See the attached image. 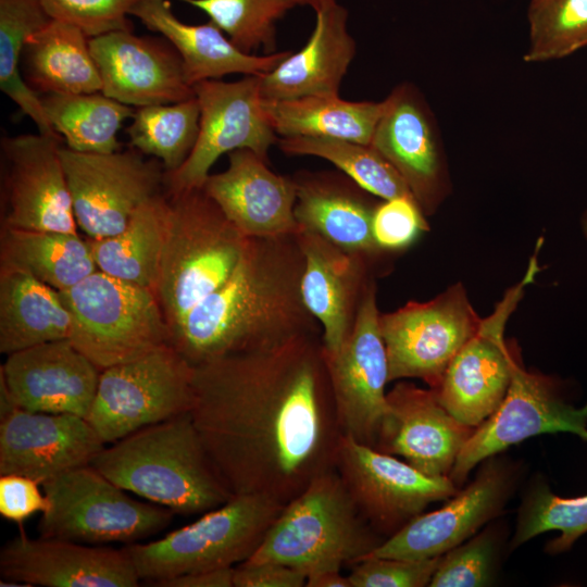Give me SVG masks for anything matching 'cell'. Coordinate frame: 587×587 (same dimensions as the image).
Returning a JSON list of instances; mask_svg holds the SVG:
<instances>
[{
    "label": "cell",
    "mask_w": 587,
    "mask_h": 587,
    "mask_svg": "<svg viewBox=\"0 0 587 587\" xmlns=\"http://www.w3.org/2000/svg\"><path fill=\"white\" fill-rule=\"evenodd\" d=\"M189 414L233 496L288 503L335 469L342 436L322 333L193 366Z\"/></svg>",
    "instance_id": "obj_1"
},
{
    "label": "cell",
    "mask_w": 587,
    "mask_h": 587,
    "mask_svg": "<svg viewBox=\"0 0 587 587\" xmlns=\"http://www.w3.org/2000/svg\"><path fill=\"white\" fill-rule=\"evenodd\" d=\"M303 268L295 234L249 238L228 279L171 330V345L197 366L321 333L302 298Z\"/></svg>",
    "instance_id": "obj_2"
},
{
    "label": "cell",
    "mask_w": 587,
    "mask_h": 587,
    "mask_svg": "<svg viewBox=\"0 0 587 587\" xmlns=\"http://www.w3.org/2000/svg\"><path fill=\"white\" fill-rule=\"evenodd\" d=\"M90 465L125 491L174 513H205L233 494L211 463L189 412L110 444Z\"/></svg>",
    "instance_id": "obj_3"
},
{
    "label": "cell",
    "mask_w": 587,
    "mask_h": 587,
    "mask_svg": "<svg viewBox=\"0 0 587 587\" xmlns=\"http://www.w3.org/2000/svg\"><path fill=\"white\" fill-rule=\"evenodd\" d=\"M386 538L364 519L335 469L286 503L246 564L277 562L303 571H340Z\"/></svg>",
    "instance_id": "obj_4"
},
{
    "label": "cell",
    "mask_w": 587,
    "mask_h": 587,
    "mask_svg": "<svg viewBox=\"0 0 587 587\" xmlns=\"http://www.w3.org/2000/svg\"><path fill=\"white\" fill-rule=\"evenodd\" d=\"M167 197L170 204L154 294L172 330L228 279L249 238L229 222L202 188Z\"/></svg>",
    "instance_id": "obj_5"
},
{
    "label": "cell",
    "mask_w": 587,
    "mask_h": 587,
    "mask_svg": "<svg viewBox=\"0 0 587 587\" xmlns=\"http://www.w3.org/2000/svg\"><path fill=\"white\" fill-rule=\"evenodd\" d=\"M72 320L68 339L100 371L171 344L153 290L95 271L59 291Z\"/></svg>",
    "instance_id": "obj_6"
},
{
    "label": "cell",
    "mask_w": 587,
    "mask_h": 587,
    "mask_svg": "<svg viewBox=\"0 0 587 587\" xmlns=\"http://www.w3.org/2000/svg\"><path fill=\"white\" fill-rule=\"evenodd\" d=\"M284 505L263 495H235L159 540L125 548L139 578L149 583L233 567L254 553Z\"/></svg>",
    "instance_id": "obj_7"
},
{
    "label": "cell",
    "mask_w": 587,
    "mask_h": 587,
    "mask_svg": "<svg viewBox=\"0 0 587 587\" xmlns=\"http://www.w3.org/2000/svg\"><path fill=\"white\" fill-rule=\"evenodd\" d=\"M50 501L40 537L80 544L135 542L167 527L173 511L128 497L91 465L41 484Z\"/></svg>",
    "instance_id": "obj_8"
},
{
    "label": "cell",
    "mask_w": 587,
    "mask_h": 587,
    "mask_svg": "<svg viewBox=\"0 0 587 587\" xmlns=\"http://www.w3.org/2000/svg\"><path fill=\"white\" fill-rule=\"evenodd\" d=\"M193 366L171 345L100 373L87 417L104 444L190 410Z\"/></svg>",
    "instance_id": "obj_9"
},
{
    "label": "cell",
    "mask_w": 587,
    "mask_h": 587,
    "mask_svg": "<svg viewBox=\"0 0 587 587\" xmlns=\"http://www.w3.org/2000/svg\"><path fill=\"white\" fill-rule=\"evenodd\" d=\"M482 320L462 284L427 302L410 301L379 314L388 360V380L421 378L435 389L457 352L479 329Z\"/></svg>",
    "instance_id": "obj_10"
},
{
    "label": "cell",
    "mask_w": 587,
    "mask_h": 587,
    "mask_svg": "<svg viewBox=\"0 0 587 587\" xmlns=\"http://www.w3.org/2000/svg\"><path fill=\"white\" fill-rule=\"evenodd\" d=\"M77 226L95 240L121 232L136 210L161 195L165 170L136 149L111 153L60 150Z\"/></svg>",
    "instance_id": "obj_11"
},
{
    "label": "cell",
    "mask_w": 587,
    "mask_h": 587,
    "mask_svg": "<svg viewBox=\"0 0 587 587\" xmlns=\"http://www.w3.org/2000/svg\"><path fill=\"white\" fill-rule=\"evenodd\" d=\"M259 76L246 75L230 83L208 79L193 86L200 107L199 134L184 164L165 172L167 196L202 188L224 153L248 149L267 161L277 139L263 109Z\"/></svg>",
    "instance_id": "obj_12"
},
{
    "label": "cell",
    "mask_w": 587,
    "mask_h": 587,
    "mask_svg": "<svg viewBox=\"0 0 587 587\" xmlns=\"http://www.w3.org/2000/svg\"><path fill=\"white\" fill-rule=\"evenodd\" d=\"M376 287L372 280L360 301L352 328L336 351L324 348L340 430L376 449L388 403V360L379 329Z\"/></svg>",
    "instance_id": "obj_13"
},
{
    "label": "cell",
    "mask_w": 587,
    "mask_h": 587,
    "mask_svg": "<svg viewBox=\"0 0 587 587\" xmlns=\"http://www.w3.org/2000/svg\"><path fill=\"white\" fill-rule=\"evenodd\" d=\"M335 470L361 514L385 538L430 503L448 500L459 491L449 476H429L392 454L344 435Z\"/></svg>",
    "instance_id": "obj_14"
},
{
    "label": "cell",
    "mask_w": 587,
    "mask_h": 587,
    "mask_svg": "<svg viewBox=\"0 0 587 587\" xmlns=\"http://www.w3.org/2000/svg\"><path fill=\"white\" fill-rule=\"evenodd\" d=\"M555 433H571L587 441V403L576 408L566 402L554 380L526 371L514 354L504 399L474 429L449 477L461 487L477 464L527 438Z\"/></svg>",
    "instance_id": "obj_15"
},
{
    "label": "cell",
    "mask_w": 587,
    "mask_h": 587,
    "mask_svg": "<svg viewBox=\"0 0 587 587\" xmlns=\"http://www.w3.org/2000/svg\"><path fill=\"white\" fill-rule=\"evenodd\" d=\"M537 272L533 258L523 280L510 288L477 333L464 344L434 389L444 408L462 424L476 428L504 399L514 353L503 338L505 323Z\"/></svg>",
    "instance_id": "obj_16"
},
{
    "label": "cell",
    "mask_w": 587,
    "mask_h": 587,
    "mask_svg": "<svg viewBox=\"0 0 587 587\" xmlns=\"http://www.w3.org/2000/svg\"><path fill=\"white\" fill-rule=\"evenodd\" d=\"M519 474L510 461L485 460L474 480L448 503L417 515L367 557L421 560L444 555L502 513Z\"/></svg>",
    "instance_id": "obj_17"
},
{
    "label": "cell",
    "mask_w": 587,
    "mask_h": 587,
    "mask_svg": "<svg viewBox=\"0 0 587 587\" xmlns=\"http://www.w3.org/2000/svg\"><path fill=\"white\" fill-rule=\"evenodd\" d=\"M61 137L22 134L1 139L4 163L2 226L77 233L60 155Z\"/></svg>",
    "instance_id": "obj_18"
},
{
    "label": "cell",
    "mask_w": 587,
    "mask_h": 587,
    "mask_svg": "<svg viewBox=\"0 0 587 587\" xmlns=\"http://www.w3.org/2000/svg\"><path fill=\"white\" fill-rule=\"evenodd\" d=\"M370 145L401 175L423 213L433 214L450 185L435 116L415 86L403 83L384 100Z\"/></svg>",
    "instance_id": "obj_19"
},
{
    "label": "cell",
    "mask_w": 587,
    "mask_h": 587,
    "mask_svg": "<svg viewBox=\"0 0 587 587\" xmlns=\"http://www.w3.org/2000/svg\"><path fill=\"white\" fill-rule=\"evenodd\" d=\"M101 92L129 107L167 104L195 97L183 61L165 39L115 30L89 38Z\"/></svg>",
    "instance_id": "obj_20"
},
{
    "label": "cell",
    "mask_w": 587,
    "mask_h": 587,
    "mask_svg": "<svg viewBox=\"0 0 587 587\" xmlns=\"http://www.w3.org/2000/svg\"><path fill=\"white\" fill-rule=\"evenodd\" d=\"M105 444L87 419L15 408L0 417V475L39 480L90 465Z\"/></svg>",
    "instance_id": "obj_21"
},
{
    "label": "cell",
    "mask_w": 587,
    "mask_h": 587,
    "mask_svg": "<svg viewBox=\"0 0 587 587\" xmlns=\"http://www.w3.org/2000/svg\"><path fill=\"white\" fill-rule=\"evenodd\" d=\"M0 575L26 587H136L140 580L125 547L30 539L24 532L2 547Z\"/></svg>",
    "instance_id": "obj_22"
},
{
    "label": "cell",
    "mask_w": 587,
    "mask_h": 587,
    "mask_svg": "<svg viewBox=\"0 0 587 587\" xmlns=\"http://www.w3.org/2000/svg\"><path fill=\"white\" fill-rule=\"evenodd\" d=\"M100 373L68 338L10 353L0 367L16 407L84 419L90 413Z\"/></svg>",
    "instance_id": "obj_23"
},
{
    "label": "cell",
    "mask_w": 587,
    "mask_h": 587,
    "mask_svg": "<svg viewBox=\"0 0 587 587\" xmlns=\"http://www.w3.org/2000/svg\"><path fill=\"white\" fill-rule=\"evenodd\" d=\"M387 403L376 450L401 457L429 476H449L475 428L453 417L433 388L399 382L387 392Z\"/></svg>",
    "instance_id": "obj_24"
},
{
    "label": "cell",
    "mask_w": 587,
    "mask_h": 587,
    "mask_svg": "<svg viewBox=\"0 0 587 587\" xmlns=\"http://www.w3.org/2000/svg\"><path fill=\"white\" fill-rule=\"evenodd\" d=\"M202 190L247 238L294 235L298 229L294 177L274 173L251 150L229 152L227 168L210 174Z\"/></svg>",
    "instance_id": "obj_25"
},
{
    "label": "cell",
    "mask_w": 587,
    "mask_h": 587,
    "mask_svg": "<svg viewBox=\"0 0 587 587\" xmlns=\"http://www.w3.org/2000/svg\"><path fill=\"white\" fill-rule=\"evenodd\" d=\"M304 257L301 294L322 327L324 348L336 351L348 337L358 307L373 280L371 264L311 230L295 233Z\"/></svg>",
    "instance_id": "obj_26"
},
{
    "label": "cell",
    "mask_w": 587,
    "mask_h": 587,
    "mask_svg": "<svg viewBox=\"0 0 587 587\" xmlns=\"http://www.w3.org/2000/svg\"><path fill=\"white\" fill-rule=\"evenodd\" d=\"M316 15L308 42L289 53L271 72L260 75L264 100L338 95L339 86L355 54L347 29L348 13L336 0H317Z\"/></svg>",
    "instance_id": "obj_27"
},
{
    "label": "cell",
    "mask_w": 587,
    "mask_h": 587,
    "mask_svg": "<svg viewBox=\"0 0 587 587\" xmlns=\"http://www.w3.org/2000/svg\"><path fill=\"white\" fill-rule=\"evenodd\" d=\"M295 217L298 228L319 234L336 247L372 264L383 251L376 245L372 221L378 203L347 175L298 173Z\"/></svg>",
    "instance_id": "obj_28"
},
{
    "label": "cell",
    "mask_w": 587,
    "mask_h": 587,
    "mask_svg": "<svg viewBox=\"0 0 587 587\" xmlns=\"http://www.w3.org/2000/svg\"><path fill=\"white\" fill-rule=\"evenodd\" d=\"M149 30L166 39L179 54L187 82L192 87L228 74L263 75L290 52L257 57L238 49L211 21L190 25L178 20L170 0H138L130 11Z\"/></svg>",
    "instance_id": "obj_29"
},
{
    "label": "cell",
    "mask_w": 587,
    "mask_h": 587,
    "mask_svg": "<svg viewBox=\"0 0 587 587\" xmlns=\"http://www.w3.org/2000/svg\"><path fill=\"white\" fill-rule=\"evenodd\" d=\"M21 70L37 93H92L102 88L89 37L61 20L52 18L26 39Z\"/></svg>",
    "instance_id": "obj_30"
},
{
    "label": "cell",
    "mask_w": 587,
    "mask_h": 587,
    "mask_svg": "<svg viewBox=\"0 0 587 587\" xmlns=\"http://www.w3.org/2000/svg\"><path fill=\"white\" fill-rule=\"evenodd\" d=\"M71 314L60 294L23 271L0 267V352L67 339Z\"/></svg>",
    "instance_id": "obj_31"
},
{
    "label": "cell",
    "mask_w": 587,
    "mask_h": 587,
    "mask_svg": "<svg viewBox=\"0 0 587 587\" xmlns=\"http://www.w3.org/2000/svg\"><path fill=\"white\" fill-rule=\"evenodd\" d=\"M274 132L283 137H327L370 145L384 101H347L333 96L264 100Z\"/></svg>",
    "instance_id": "obj_32"
},
{
    "label": "cell",
    "mask_w": 587,
    "mask_h": 587,
    "mask_svg": "<svg viewBox=\"0 0 587 587\" xmlns=\"http://www.w3.org/2000/svg\"><path fill=\"white\" fill-rule=\"evenodd\" d=\"M0 267L23 271L58 291L97 271L88 240L77 233L2 226Z\"/></svg>",
    "instance_id": "obj_33"
},
{
    "label": "cell",
    "mask_w": 587,
    "mask_h": 587,
    "mask_svg": "<svg viewBox=\"0 0 587 587\" xmlns=\"http://www.w3.org/2000/svg\"><path fill=\"white\" fill-rule=\"evenodd\" d=\"M168 204L161 193L140 205L117 234L88 239L97 270L154 291Z\"/></svg>",
    "instance_id": "obj_34"
},
{
    "label": "cell",
    "mask_w": 587,
    "mask_h": 587,
    "mask_svg": "<svg viewBox=\"0 0 587 587\" xmlns=\"http://www.w3.org/2000/svg\"><path fill=\"white\" fill-rule=\"evenodd\" d=\"M45 113L66 147L87 153L121 150L117 133L123 122L133 117V107L101 91L92 93L43 95Z\"/></svg>",
    "instance_id": "obj_35"
},
{
    "label": "cell",
    "mask_w": 587,
    "mask_h": 587,
    "mask_svg": "<svg viewBox=\"0 0 587 587\" xmlns=\"http://www.w3.org/2000/svg\"><path fill=\"white\" fill-rule=\"evenodd\" d=\"M51 20L42 0H0V88L33 120L39 133L60 137L45 113L41 97L21 70L26 39Z\"/></svg>",
    "instance_id": "obj_36"
},
{
    "label": "cell",
    "mask_w": 587,
    "mask_h": 587,
    "mask_svg": "<svg viewBox=\"0 0 587 587\" xmlns=\"http://www.w3.org/2000/svg\"><path fill=\"white\" fill-rule=\"evenodd\" d=\"M126 129L130 146L152 155L165 172L179 168L199 134L200 107L196 97L185 101L137 108Z\"/></svg>",
    "instance_id": "obj_37"
},
{
    "label": "cell",
    "mask_w": 587,
    "mask_h": 587,
    "mask_svg": "<svg viewBox=\"0 0 587 587\" xmlns=\"http://www.w3.org/2000/svg\"><path fill=\"white\" fill-rule=\"evenodd\" d=\"M277 142L287 154L329 161L361 188L384 200L414 198L397 170L371 145L308 136L283 137Z\"/></svg>",
    "instance_id": "obj_38"
},
{
    "label": "cell",
    "mask_w": 587,
    "mask_h": 587,
    "mask_svg": "<svg viewBox=\"0 0 587 587\" xmlns=\"http://www.w3.org/2000/svg\"><path fill=\"white\" fill-rule=\"evenodd\" d=\"M550 530L560 536L546 545L557 554L569 550L587 533V495L562 498L554 495L545 480L536 479L526 491L519 509L510 549L514 550L534 537Z\"/></svg>",
    "instance_id": "obj_39"
},
{
    "label": "cell",
    "mask_w": 587,
    "mask_h": 587,
    "mask_svg": "<svg viewBox=\"0 0 587 587\" xmlns=\"http://www.w3.org/2000/svg\"><path fill=\"white\" fill-rule=\"evenodd\" d=\"M527 20L526 62L560 59L587 46V0H530Z\"/></svg>",
    "instance_id": "obj_40"
},
{
    "label": "cell",
    "mask_w": 587,
    "mask_h": 587,
    "mask_svg": "<svg viewBox=\"0 0 587 587\" xmlns=\"http://www.w3.org/2000/svg\"><path fill=\"white\" fill-rule=\"evenodd\" d=\"M203 11L241 51L275 49V23L299 0H180Z\"/></svg>",
    "instance_id": "obj_41"
},
{
    "label": "cell",
    "mask_w": 587,
    "mask_h": 587,
    "mask_svg": "<svg viewBox=\"0 0 587 587\" xmlns=\"http://www.w3.org/2000/svg\"><path fill=\"white\" fill-rule=\"evenodd\" d=\"M503 528L489 524L441 555L430 587H484L494 584L504 540Z\"/></svg>",
    "instance_id": "obj_42"
},
{
    "label": "cell",
    "mask_w": 587,
    "mask_h": 587,
    "mask_svg": "<svg viewBox=\"0 0 587 587\" xmlns=\"http://www.w3.org/2000/svg\"><path fill=\"white\" fill-rule=\"evenodd\" d=\"M138 0H42L48 14L78 26L89 38L132 30L128 20Z\"/></svg>",
    "instance_id": "obj_43"
},
{
    "label": "cell",
    "mask_w": 587,
    "mask_h": 587,
    "mask_svg": "<svg viewBox=\"0 0 587 587\" xmlns=\"http://www.w3.org/2000/svg\"><path fill=\"white\" fill-rule=\"evenodd\" d=\"M441 557L410 560L367 557L348 575L352 587L428 586Z\"/></svg>",
    "instance_id": "obj_44"
},
{
    "label": "cell",
    "mask_w": 587,
    "mask_h": 587,
    "mask_svg": "<svg viewBox=\"0 0 587 587\" xmlns=\"http://www.w3.org/2000/svg\"><path fill=\"white\" fill-rule=\"evenodd\" d=\"M425 216L412 197H399L378 203L372 221L376 245L383 252L408 248L428 229Z\"/></svg>",
    "instance_id": "obj_45"
},
{
    "label": "cell",
    "mask_w": 587,
    "mask_h": 587,
    "mask_svg": "<svg viewBox=\"0 0 587 587\" xmlns=\"http://www.w3.org/2000/svg\"><path fill=\"white\" fill-rule=\"evenodd\" d=\"M41 483L20 474L0 475V514L22 527L23 522L37 512H46L50 501Z\"/></svg>",
    "instance_id": "obj_46"
},
{
    "label": "cell",
    "mask_w": 587,
    "mask_h": 587,
    "mask_svg": "<svg viewBox=\"0 0 587 587\" xmlns=\"http://www.w3.org/2000/svg\"><path fill=\"white\" fill-rule=\"evenodd\" d=\"M305 580L303 571L277 562L240 563L234 571V587H303Z\"/></svg>",
    "instance_id": "obj_47"
},
{
    "label": "cell",
    "mask_w": 587,
    "mask_h": 587,
    "mask_svg": "<svg viewBox=\"0 0 587 587\" xmlns=\"http://www.w3.org/2000/svg\"><path fill=\"white\" fill-rule=\"evenodd\" d=\"M234 571L235 566L195 572L155 580L150 585L159 587H234Z\"/></svg>",
    "instance_id": "obj_48"
},
{
    "label": "cell",
    "mask_w": 587,
    "mask_h": 587,
    "mask_svg": "<svg viewBox=\"0 0 587 587\" xmlns=\"http://www.w3.org/2000/svg\"><path fill=\"white\" fill-rule=\"evenodd\" d=\"M307 587H352L348 576L340 571H322L309 574L305 580Z\"/></svg>",
    "instance_id": "obj_49"
},
{
    "label": "cell",
    "mask_w": 587,
    "mask_h": 587,
    "mask_svg": "<svg viewBox=\"0 0 587 587\" xmlns=\"http://www.w3.org/2000/svg\"><path fill=\"white\" fill-rule=\"evenodd\" d=\"M299 1H300V4H310V5H312L317 0H299Z\"/></svg>",
    "instance_id": "obj_50"
}]
</instances>
